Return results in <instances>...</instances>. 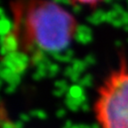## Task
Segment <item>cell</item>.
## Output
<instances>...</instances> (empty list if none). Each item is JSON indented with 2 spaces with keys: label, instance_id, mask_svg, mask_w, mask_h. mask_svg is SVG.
I'll list each match as a JSON object with an SVG mask.
<instances>
[{
  "label": "cell",
  "instance_id": "cell-1",
  "mask_svg": "<svg viewBox=\"0 0 128 128\" xmlns=\"http://www.w3.org/2000/svg\"><path fill=\"white\" fill-rule=\"evenodd\" d=\"M10 12L1 54L15 69L67 48L78 29L76 17L52 0H11Z\"/></svg>",
  "mask_w": 128,
  "mask_h": 128
},
{
  "label": "cell",
  "instance_id": "cell-2",
  "mask_svg": "<svg viewBox=\"0 0 128 128\" xmlns=\"http://www.w3.org/2000/svg\"><path fill=\"white\" fill-rule=\"evenodd\" d=\"M93 112L100 128H128V62L123 54L100 84Z\"/></svg>",
  "mask_w": 128,
  "mask_h": 128
},
{
  "label": "cell",
  "instance_id": "cell-3",
  "mask_svg": "<svg viewBox=\"0 0 128 128\" xmlns=\"http://www.w3.org/2000/svg\"><path fill=\"white\" fill-rule=\"evenodd\" d=\"M69 1L74 5L79 6H87V7H94L97 6L100 3L104 2L105 0H69Z\"/></svg>",
  "mask_w": 128,
  "mask_h": 128
}]
</instances>
